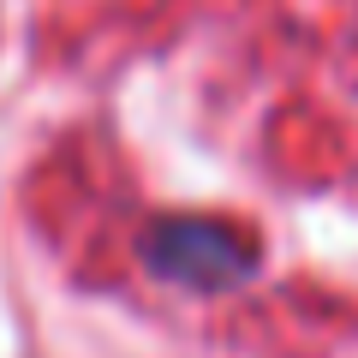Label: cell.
I'll use <instances>...</instances> for the list:
<instances>
[{
    "mask_svg": "<svg viewBox=\"0 0 358 358\" xmlns=\"http://www.w3.org/2000/svg\"><path fill=\"white\" fill-rule=\"evenodd\" d=\"M227 42L245 66L239 78L257 131L281 90L293 108H322L346 155H358V0H251Z\"/></svg>",
    "mask_w": 358,
    "mask_h": 358,
    "instance_id": "obj_1",
    "label": "cell"
},
{
    "mask_svg": "<svg viewBox=\"0 0 358 358\" xmlns=\"http://www.w3.org/2000/svg\"><path fill=\"white\" fill-rule=\"evenodd\" d=\"M263 358H358V329H341V334H299L293 346H281V352H263Z\"/></svg>",
    "mask_w": 358,
    "mask_h": 358,
    "instance_id": "obj_2",
    "label": "cell"
}]
</instances>
